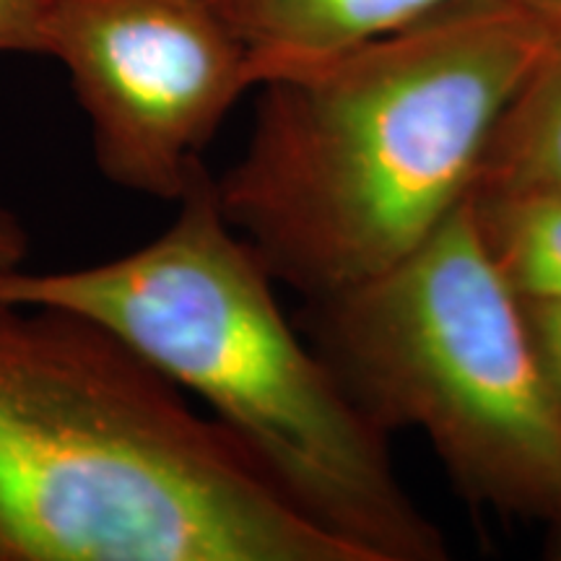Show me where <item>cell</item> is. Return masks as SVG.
Masks as SVG:
<instances>
[{
    "label": "cell",
    "instance_id": "obj_1",
    "mask_svg": "<svg viewBox=\"0 0 561 561\" xmlns=\"http://www.w3.org/2000/svg\"><path fill=\"white\" fill-rule=\"evenodd\" d=\"M561 34L466 0L257 87L224 219L307 301L396 268L471 198L502 117Z\"/></svg>",
    "mask_w": 561,
    "mask_h": 561
},
{
    "label": "cell",
    "instance_id": "obj_2",
    "mask_svg": "<svg viewBox=\"0 0 561 561\" xmlns=\"http://www.w3.org/2000/svg\"><path fill=\"white\" fill-rule=\"evenodd\" d=\"M0 561H362L81 312L0 301Z\"/></svg>",
    "mask_w": 561,
    "mask_h": 561
},
{
    "label": "cell",
    "instance_id": "obj_3",
    "mask_svg": "<svg viewBox=\"0 0 561 561\" xmlns=\"http://www.w3.org/2000/svg\"><path fill=\"white\" fill-rule=\"evenodd\" d=\"M164 234L62 273H0V301L81 312L191 390L314 525L362 561H439L442 533L398 479L385 432L294 333L273 276L224 219L206 167Z\"/></svg>",
    "mask_w": 561,
    "mask_h": 561
},
{
    "label": "cell",
    "instance_id": "obj_4",
    "mask_svg": "<svg viewBox=\"0 0 561 561\" xmlns=\"http://www.w3.org/2000/svg\"><path fill=\"white\" fill-rule=\"evenodd\" d=\"M310 310L318 354L385 434H424L476 504L559 515L561 411L468 203L396 268Z\"/></svg>",
    "mask_w": 561,
    "mask_h": 561
},
{
    "label": "cell",
    "instance_id": "obj_5",
    "mask_svg": "<svg viewBox=\"0 0 561 561\" xmlns=\"http://www.w3.org/2000/svg\"><path fill=\"white\" fill-rule=\"evenodd\" d=\"M50 58L125 191L178 203L255 68L219 0H50Z\"/></svg>",
    "mask_w": 561,
    "mask_h": 561
},
{
    "label": "cell",
    "instance_id": "obj_6",
    "mask_svg": "<svg viewBox=\"0 0 561 561\" xmlns=\"http://www.w3.org/2000/svg\"><path fill=\"white\" fill-rule=\"evenodd\" d=\"M466 0H219L248 47L255 81L401 32ZM255 87V89H257Z\"/></svg>",
    "mask_w": 561,
    "mask_h": 561
},
{
    "label": "cell",
    "instance_id": "obj_7",
    "mask_svg": "<svg viewBox=\"0 0 561 561\" xmlns=\"http://www.w3.org/2000/svg\"><path fill=\"white\" fill-rule=\"evenodd\" d=\"M468 214L523 305H561V187L476 185Z\"/></svg>",
    "mask_w": 561,
    "mask_h": 561
},
{
    "label": "cell",
    "instance_id": "obj_8",
    "mask_svg": "<svg viewBox=\"0 0 561 561\" xmlns=\"http://www.w3.org/2000/svg\"><path fill=\"white\" fill-rule=\"evenodd\" d=\"M476 185L561 187V37L502 117Z\"/></svg>",
    "mask_w": 561,
    "mask_h": 561
},
{
    "label": "cell",
    "instance_id": "obj_9",
    "mask_svg": "<svg viewBox=\"0 0 561 561\" xmlns=\"http://www.w3.org/2000/svg\"><path fill=\"white\" fill-rule=\"evenodd\" d=\"M50 0H0V53H50Z\"/></svg>",
    "mask_w": 561,
    "mask_h": 561
},
{
    "label": "cell",
    "instance_id": "obj_10",
    "mask_svg": "<svg viewBox=\"0 0 561 561\" xmlns=\"http://www.w3.org/2000/svg\"><path fill=\"white\" fill-rule=\"evenodd\" d=\"M538 362L561 411V305H525Z\"/></svg>",
    "mask_w": 561,
    "mask_h": 561
},
{
    "label": "cell",
    "instance_id": "obj_11",
    "mask_svg": "<svg viewBox=\"0 0 561 561\" xmlns=\"http://www.w3.org/2000/svg\"><path fill=\"white\" fill-rule=\"evenodd\" d=\"M26 250H30V240H26L24 227L11 210L0 206V273L19 268Z\"/></svg>",
    "mask_w": 561,
    "mask_h": 561
},
{
    "label": "cell",
    "instance_id": "obj_12",
    "mask_svg": "<svg viewBox=\"0 0 561 561\" xmlns=\"http://www.w3.org/2000/svg\"><path fill=\"white\" fill-rule=\"evenodd\" d=\"M515 3L561 34V0H515Z\"/></svg>",
    "mask_w": 561,
    "mask_h": 561
},
{
    "label": "cell",
    "instance_id": "obj_13",
    "mask_svg": "<svg viewBox=\"0 0 561 561\" xmlns=\"http://www.w3.org/2000/svg\"><path fill=\"white\" fill-rule=\"evenodd\" d=\"M551 557L561 561V512L551 520Z\"/></svg>",
    "mask_w": 561,
    "mask_h": 561
}]
</instances>
